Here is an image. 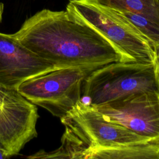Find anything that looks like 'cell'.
I'll list each match as a JSON object with an SVG mask.
<instances>
[{"label":"cell","mask_w":159,"mask_h":159,"mask_svg":"<svg viewBox=\"0 0 159 159\" xmlns=\"http://www.w3.org/2000/svg\"><path fill=\"white\" fill-rule=\"evenodd\" d=\"M66 11L105 37L130 62L155 63L150 42L115 10L81 0H70Z\"/></svg>","instance_id":"4"},{"label":"cell","mask_w":159,"mask_h":159,"mask_svg":"<svg viewBox=\"0 0 159 159\" xmlns=\"http://www.w3.org/2000/svg\"><path fill=\"white\" fill-rule=\"evenodd\" d=\"M94 70L68 68L29 79L17 88L30 102L61 119L81 100L83 82Z\"/></svg>","instance_id":"5"},{"label":"cell","mask_w":159,"mask_h":159,"mask_svg":"<svg viewBox=\"0 0 159 159\" xmlns=\"http://www.w3.org/2000/svg\"><path fill=\"white\" fill-rule=\"evenodd\" d=\"M116 10L140 14L159 24V0H81Z\"/></svg>","instance_id":"10"},{"label":"cell","mask_w":159,"mask_h":159,"mask_svg":"<svg viewBox=\"0 0 159 159\" xmlns=\"http://www.w3.org/2000/svg\"><path fill=\"white\" fill-rule=\"evenodd\" d=\"M36 105L17 89L0 85V148L17 155L37 136Z\"/></svg>","instance_id":"6"},{"label":"cell","mask_w":159,"mask_h":159,"mask_svg":"<svg viewBox=\"0 0 159 159\" xmlns=\"http://www.w3.org/2000/svg\"><path fill=\"white\" fill-rule=\"evenodd\" d=\"M154 50L155 53V63L159 70V45L155 47L154 48Z\"/></svg>","instance_id":"13"},{"label":"cell","mask_w":159,"mask_h":159,"mask_svg":"<svg viewBox=\"0 0 159 159\" xmlns=\"http://www.w3.org/2000/svg\"><path fill=\"white\" fill-rule=\"evenodd\" d=\"M3 10H4V4L2 2H0V22L2 20V16Z\"/></svg>","instance_id":"14"},{"label":"cell","mask_w":159,"mask_h":159,"mask_svg":"<svg viewBox=\"0 0 159 159\" xmlns=\"http://www.w3.org/2000/svg\"><path fill=\"white\" fill-rule=\"evenodd\" d=\"M13 156L11 153L8 152L6 150H2L0 148V159H5V158H9Z\"/></svg>","instance_id":"12"},{"label":"cell","mask_w":159,"mask_h":159,"mask_svg":"<svg viewBox=\"0 0 159 159\" xmlns=\"http://www.w3.org/2000/svg\"><path fill=\"white\" fill-rule=\"evenodd\" d=\"M60 120L65 127L61 146L50 152L41 150L34 153V158L80 159L81 152L87 148L116 147L153 140L106 120L99 112L81 100Z\"/></svg>","instance_id":"2"},{"label":"cell","mask_w":159,"mask_h":159,"mask_svg":"<svg viewBox=\"0 0 159 159\" xmlns=\"http://www.w3.org/2000/svg\"><path fill=\"white\" fill-rule=\"evenodd\" d=\"M159 159V140L84 150L80 159Z\"/></svg>","instance_id":"9"},{"label":"cell","mask_w":159,"mask_h":159,"mask_svg":"<svg viewBox=\"0 0 159 159\" xmlns=\"http://www.w3.org/2000/svg\"><path fill=\"white\" fill-rule=\"evenodd\" d=\"M107 121L148 139L159 140V93H140L91 106Z\"/></svg>","instance_id":"7"},{"label":"cell","mask_w":159,"mask_h":159,"mask_svg":"<svg viewBox=\"0 0 159 159\" xmlns=\"http://www.w3.org/2000/svg\"><path fill=\"white\" fill-rule=\"evenodd\" d=\"M114 10L131 23L145 38H147L153 48L159 45V24L138 14L125 11Z\"/></svg>","instance_id":"11"},{"label":"cell","mask_w":159,"mask_h":159,"mask_svg":"<svg viewBox=\"0 0 159 159\" xmlns=\"http://www.w3.org/2000/svg\"><path fill=\"white\" fill-rule=\"evenodd\" d=\"M9 35L58 69L96 70L113 62H130L105 37L66 11L43 9Z\"/></svg>","instance_id":"1"},{"label":"cell","mask_w":159,"mask_h":159,"mask_svg":"<svg viewBox=\"0 0 159 159\" xmlns=\"http://www.w3.org/2000/svg\"><path fill=\"white\" fill-rule=\"evenodd\" d=\"M58 70L51 62L11 37L0 32V85L17 89L25 81L53 70Z\"/></svg>","instance_id":"8"},{"label":"cell","mask_w":159,"mask_h":159,"mask_svg":"<svg viewBox=\"0 0 159 159\" xmlns=\"http://www.w3.org/2000/svg\"><path fill=\"white\" fill-rule=\"evenodd\" d=\"M159 93V70L156 63L113 62L91 71L85 78L81 99L91 106L108 103L130 94Z\"/></svg>","instance_id":"3"}]
</instances>
